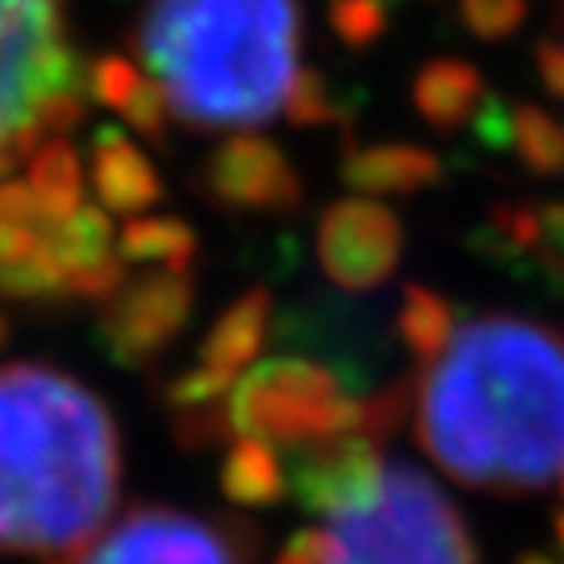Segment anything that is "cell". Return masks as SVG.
Masks as SVG:
<instances>
[{
  "label": "cell",
  "instance_id": "obj_24",
  "mask_svg": "<svg viewBox=\"0 0 564 564\" xmlns=\"http://www.w3.org/2000/svg\"><path fill=\"white\" fill-rule=\"evenodd\" d=\"M415 412V380L400 377L392 384L377 388V392H365L357 400V423H352V432L372 440L377 447H384L388 440H397L400 432L408 427Z\"/></svg>",
  "mask_w": 564,
  "mask_h": 564
},
{
  "label": "cell",
  "instance_id": "obj_27",
  "mask_svg": "<svg viewBox=\"0 0 564 564\" xmlns=\"http://www.w3.org/2000/svg\"><path fill=\"white\" fill-rule=\"evenodd\" d=\"M236 377L224 369H212V365H196V369L173 377V384L165 388L169 408L181 412V408H204V404H220L224 397L231 392Z\"/></svg>",
  "mask_w": 564,
  "mask_h": 564
},
{
  "label": "cell",
  "instance_id": "obj_30",
  "mask_svg": "<svg viewBox=\"0 0 564 564\" xmlns=\"http://www.w3.org/2000/svg\"><path fill=\"white\" fill-rule=\"evenodd\" d=\"M326 553H329V533L326 529L306 525L282 545V553L274 564H326Z\"/></svg>",
  "mask_w": 564,
  "mask_h": 564
},
{
  "label": "cell",
  "instance_id": "obj_23",
  "mask_svg": "<svg viewBox=\"0 0 564 564\" xmlns=\"http://www.w3.org/2000/svg\"><path fill=\"white\" fill-rule=\"evenodd\" d=\"M361 90H349L341 83H334L326 70L299 67L291 90H286V102H282V115L286 122L299 126V130H322V126H352V115L361 110Z\"/></svg>",
  "mask_w": 564,
  "mask_h": 564
},
{
  "label": "cell",
  "instance_id": "obj_22",
  "mask_svg": "<svg viewBox=\"0 0 564 564\" xmlns=\"http://www.w3.org/2000/svg\"><path fill=\"white\" fill-rule=\"evenodd\" d=\"M458 326V310L440 291L423 286V282H408L400 294V314H397V337L404 349L412 352L420 365H432L443 349L451 345Z\"/></svg>",
  "mask_w": 564,
  "mask_h": 564
},
{
  "label": "cell",
  "instance_id": "obj_34",
  "mask_svg": "<svg viewBox=\"0 0 564 564\" xmlns=\"http://www.w3.org/2000/svg\"><path fill=\"white\" fill-rule=\"evenodd\" d=\"M556 294H564V267H561V282H556Z\"/></svg>",
  "mask_w": 564,
  "mask_h": 564
},
{
  "label": "cell",
  "instance_id": "obj_28",
  "mask_svg": "<svg viewBox=\"0 0 564 564\" xmlns=\"http://www.w3.org/2000/svg\"><path fill=\"white\" fill-rule=\"evenodd\" d=\"M231 432V420H228V408L220 404H204V408H181L173 412V435L185 447H212V443L228 440Z\"/></svg>",
  "mask_w": 564,
  "mask_h": 564
},
{
  "label": "cell",
  "instance_id": "obj_1",
  "mask_svg": "<svg viewBox=\"0 0 564 564\" xmlns=\"http://www.w3.org/2000/svg\"><path fill=\"white\" fill-rule=\"evenodd\" d=\"M415 440L458 486L538 494L564 470V334L478 314L415 380Z\"/></svg>",
  "mask_w": 564,
  "mask_h": 564
},
{
  "label": "cell",
  "instance_id": "obj_5",
  "mask_svg": "<svg viewBox=\"0 0 564 564\" xmlns=\"http://www.w3.org/2000/svg\"><path fill=\"white\" fill-rule=\"evenodd\" d=\"M83 95L59 0H0V173L44 138V115Z\"/></svg>",
  "mask_w": 564,
  "mask_h": 564
},
{
  "label": "cell",
  "instance_id": "obj_10",
  "mask_svg": "<svg viewBox=\"0 0 564 564\" xmlns=\"http://www.w3.org/2000/svg\"><path fill=\"white\" fill-rule=\"evenodd\" d=\"M204 188L224 208L263 216H291L306 196L291 158L259 133H231L228 141H220V150L204 165Z\"/></svg>",
  "mask_w": 564,
  "mask_h": 564
},
{
  "label": "cell",
  "instance_id": "obj_4",
  "mask_svg": "<svg viewBox=\"0 0 564 564\" xmlns=\"http://www.w3.org/2000/svg\"><path fill=\"white\" fill-rule=\"evenodd\" d=\"M326 533V564H478L467 518L412 463H388L380 490Z\"/></svg>",
  "mask_w": 564,
  "mask_h": 564
},
{
  "label": "cell",
  "instance_id": "obj_26",
  "mask_svg": "<svg viewBox=\"0 0 564 564\" xmlns=\"http://www.w3.org/2000/svg\"><path fill=\"white\" fill-rule=\"evenodd\" d=\"M458 17L475 40L502 44L521 32L529 17V0H458Z\"/></svg>",
  "mask_w": 564,
  "mask_h": 564
},
{
  "label": "cell",
  "instance_id": "obj_15",
  "mask_svg": "<svg viewBox=\"0 0 564 564\" xmlns=\"http://www.w3.org/2000/svg\"><path fill=\"white\" fill-rule=\"evenodd\" d=\"M486 98V79L475 63L458 55H435L412 79V110L435 133H458L475 122Z\"/></svg>",
  "mask_w": 564,
  "mask_h": 564
},
{
  "label": "cell",
  "instance_id": "obj_32",
  "mask_svg": "<svg viewBox=\"0 0 564 564\" xmlns=\"http://www.w3.org/2000/svg\"><path fill=\"white\" fill-rule=\"evenodd\" d=\"M549 529H553V545L564 553V506H561V510H553V521H549Z\"/></svg>",
  "mask_w": 564,
  "mask_h": 564
},
{
  "label": "cell",
  "instance_id": "obj_31",
  "mask_svg": "<svg viewBox=\"0 0 564 564\" xmlns=\"http://www.w3.org/2000/svg\"><path fill=\"white\" fill-rule=\"evenodd\" d=\"M513 564H564V556H549V553H538V549H533V553H518Z\"/></svg>",
  "mask_w": 564,
  "mask_h": 564
},
{
  "label": "cell",
  "instance_id": "obj_12",
  "mask_svg": "<svg viewBox=\"0 0 564 564\" xmlns=\"http://www.w3.org/2000/svg\"><path fill=\"white\" fill-rule=\"evenodd\" d=\"M470 130H475L478 150L513 158L525 173L541 181L564 176V118L549 115L545 106L486 90Z\"/></svg>",
  "mask_w": 564,
  "mask_h": 564
},
{
  "label": "cell",
  "instance_id": "obj_18",
  "mask_svg": "<svg viewBox=\"0 0 564 564\" xmlns=\"http://www.w3.org/2000/svg\"><path fill=\"white\" fill-rule=\"evenodd\" d=\"M271 314H274V302L267 286L243 291L208 326V334L200 341V365H212V369H224L231 377H239V369L251 365V357L263 349V337L271 329Z\"/></svg>",
  "mask_w": 564,
  "mask_h": 564
},
{
  "label": "cell",
  "instance_id": "obj_3",
  "mask_svg": "<svg viewBox=\"0 0 564 564\" xmlns=\"http://www.w3.org/2000/svg\"><path fill=\"white\" fill-rule=\"evenodd\" d=\"M302 52L299 0H150L141 67L193 130L263 126L286 102Z\"/></svg>",
  "mask_w": 564,
  "mask_h": 564
},
{
  "label": "cell",
  "instance_id": "obj_33",
  "mask_svg": "<svg viewBox=\"0 0 564 564\" xmlns=\"http://www.w3.org/2000/svg\"><path fill=\"white\" fill-rule=\"evenodd\" d=\"M4 341H9V314H0V349H4Z\"/></svg>",
  "mask_w": 564,
  "mask_h": 564
},
{
  "label": "cell",
  "instance_id": "obj_7",
  "mask_svg": "<svg viewBox=\"0 0 564 564\" xmlns=\"http://www.w3.org/2000/svg\"><path fill=\"white\" fill-rule=\"evenodd\" d=\"M247 533L243 521L212 525L173 506H141L102 533L79 564H247L259 553Z\"/></svg>",
  "mask_w": 564,
  "mask_h": 564
},
{
  "label": "cell",
  "instance_id": "obj_9",
  "mask_svg": "<svg viewBox=\"0 0 564 564\" xmlns=\"http://www.w3.org/2000/svg\"><path fill=\"white\" fill-rule=\"evenodd\" d=\"M317 263L334 286L365 294L384 286L404 256V224L388 204L345 196L322 208L314 231Z\"/></svg>",
  "mask_w": 564,
  "mask_h": 564
},
{
  "label": "cell",
  "instance_id": "obj_35",
  "mask_svg": "<svg viewBox=\"0 0 564 564\" xmlns=\"http://www.w3.org/2000/svg\"><path fill=\"white\" fill-rule=\"evenodd\" d=\"M561 494H564V475H561Z\"/></svg>",
  "mask_w": 564,
  "mask_h": 564
},
{
  "label": "cell",
  "instance_id": "obj_29",
  "mask_svg": "<svg viewBox=\"0 0 564 564\" xmlns=\"http://www.w3.org/2000/svg\"><path fill=\"white\" fill-rule=\"evenodd\" d=\"M533 67L545 95L564 106V35H541L533 47Z\"/></svg>",
  "mask_w": 564,
  "mask_h": 564
},
{
  "label": "cell",
  "instance_id": "obj_13",
  "mask_svg": "<svg viewBox=\"0 0 564 564\" xmlns=\"http://www.w3.org/2000/svg\"><path fill=\"white\" fill-rule=\"evenodd\" d=\"M337 173L352 193L415 196L443 181V158L415 141H377V145L349 141Z\"/></svg>",
  "mask_w": 564,
  "mask_h": 564
},
{
  "label": "cell",
  "instance_id": "obj_25",
  "mask_svg": "<svg viewBox=\"0 0 564 564\" xmlns=\"http://www.w3.org/2000/svg\"><path fill=\"white\" fill-rule=\"evenodd\" d=\"M329 32L349 52H369L388 35L392 24V0H329Z\"/></svg>",
  "mask_w": 564,
  "mask_h": 564
},
{
  "label": "cell",
  "instance_id": "obj_11",
  "mask_svg": "<svg viewBox=\"0 0 564 564\" xmlns=\"http://www.w3.org/2000/svg\"><path fill=\"white\" fill-rule=\"evenodd\" d=\"M384 470L388 463L377 443L357 432H345L314 443V447H302L294 455L286 490L294 494V502L306 513L334 521L341 513L361 510L380 490Z\"/></svg>",
  "mask_w": 564,
  "mask_h": 564
},
{
  "label": "cell",
  "instance_id": "obj_21",
  "mask_svg": "<svg viewBox=\"0 0 564 564\" xmlns=\"http://www.w3.org/2000/svg\"><path fill=\"white\" fill-rule=\"evenodd\" d=\"M220 490L228 502L243 506V510H267V506L282 502L286 475H282L279 455L259 440H236L224 455Z\"/></svg>",
  "mask_w": 564,
  "mask_h": 564
},
{
  "label": "cell",
  "instance_id": "obj_6",
  "mask_svg": "<svg viewBox=\"0 0 564 564\" xmlns=\"http://www.w3.org/2000/svg\"><path fill=\"white\" fill-rule=\"evenodd\" d=\"M357 400L326 361L279 357L231 384L228 420L239 440L302 451L352 432Z\"/></svg>",
  "mask_w": 564,
  "mask_h": 564
},
{
  "label": "cell",
  "instance_id": "obj_2",
  "mask_svg": "<svg viewBox=\"0 0 564 564\" xmlns=\"http://www.w3.org/2000/svg\"><path fill=\"white\" fill-rule=\"evenodd\" d=\"M118 478L115 415L87 384L35 361L0 369V553H79Z\"/></svg>",
  "mask_w": 564,
  "mask_h": 564
},
{
  "label": "cell",
  "instance_id": "obj_17",
  "mask_svg": "<svg viewBox=\"0 0 564 564\" xmlns=\"http://www.w3.org/2000/svg\"><path fill=\"white\" fill-rule=\"evenodd\" d=\"M87 90L102 106H110L118 118H126V126L145 133L150 141L165 138V122H169L165 95H161L158 83L141 67H133L126 55H98L87 67Z\"/></svg>",
  "mask_w": 564,
  "mask_h": 564
},
{
  "label": "cell",
  "instance_id": "obj_19",
  "mask_svg": "<svg viewBox=\"0 0 564 564\" xmlns=\"http://www.w3.org/2000/svg\"><path fill=\"white\" fill-rule=\"evenodd\" d=\"M196 231L181 216H138L118 231V256L122 263L161 267V271H193L196 263Z\"/></svg>",
  "mask_w": 564,
  "mask_h": 564
},
{
  "label": "cell",
  "instance_id": "obj_20",
  "mask_svg": "<svg viewBox=\"0 0 564 564\" xmlns=\"http://www.w3.org/2000/svg\"><path fill=\"white\" fill-rule=\"evenodd\" d=\"M24 185L44 216H70L83 204V165L75 145L63 138L35 141L28 153Z\"/></svg>",
  "mask_w": 564,
  "mask_h": 564
},
{
  "label": "cell",
  "instance_id": "obj_16",
  "mask_svg": "<svg viewBox=\"0 0 564 564\" xmlns=\"http://www.w3.org/2000/svg\"><path fill=\"white\" fill-rule=\"evenodd\" d=\"M0 294L20 302L67 299V279L44 243V212L0 220Z\"/></svg>",
  "mask_w": 564,
  "mask_h": 564
},
{
  "label": "cell",
  "instance_id": "obj_8",
  "mask_svg": "<svg viewBox=\"0 0 564 564\" xmlns=\"http://www.w3.org/2000/svg\"><path fill=\"white\" fill-rule=\"evenodd\" d=\"M193 302V271L145 267L141 274H126L122 286L102 299V314H98L106 352L126 369L150 365L188 326Z\"/></svg>",
  "mask_w": 564,
  "mask_h": 564
},
{
  "label": "cell",
  "instance_id": "obj_14",
  "mask_svg": "<svg viewBox=\"0 0 564 564\" xmlns=\"http://www.w3.org/2000/svg\"><path fill=\"white\" fill-rule=\"evenodd\" d=\"M90 185L106 212L138 216L165 196L153 161L126 138L122 126H98L90 138Z\"/></svg>",
  "mask_w": 564,
  "mask_h": 564
}]
</instances>
